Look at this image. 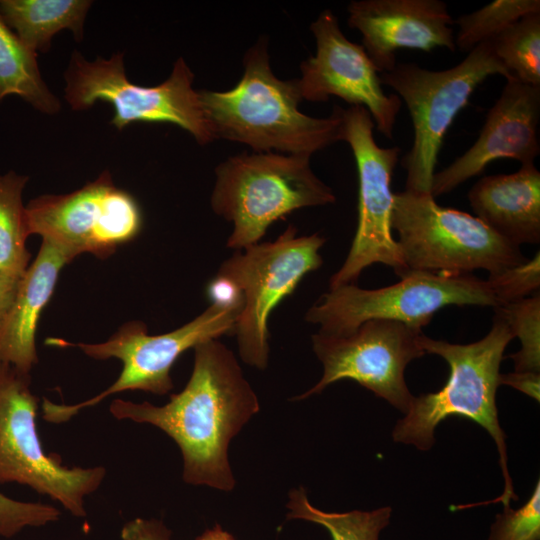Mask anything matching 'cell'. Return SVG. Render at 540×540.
<instances>
[{
  "label": "cell",
  "mask_w": 540,
  "mask_h": 540,
  "mask_svg": "<svg viewBox=\"0 0 540 540\" xmlns=\"http://www.w3.org/2000/svg\"><path fill=\"white\" fill-rule=\"evenodd\" d=\"M193 349L191 376L168 403L115 399L109 410L116 419L151 424L171 437L182 454L186 483L230 491L235 479L229 444L259 411V401L234 353L218 339Z\"/></svg>",
  "instance_id": "cell-1"
},
{
  "label": "cell",
  "mask_w": 540,
  "mask_h": 540,
  "mask_svg": "<svg viewBox=\"0 0 540 540\" xmlns=\"http://www.w3.org/2000/svg\"><path fill=\"white\" fill-rule=\"evenodd\" d=\"M267 43L260 37L245 52L242 77L232 89L198 91L214 140L243 143L254 152L308 156L342 141L343 108L335 105L324 118L302 113L296 78L276 77Z\"/></svg>",
  "instance_id": "cell-2"
},
{
  "label": "cell",
  "mask_w": 540,
  "mask_h": 540,
  "mask_svg": "<svg viewBox=\"0 0 540 540\" xmlns=\"http://www.w3.org/2000/svg\"><path fill=\"white\" fill-rule=\"evenodd\" d=\"M494 311L491 330L474 343L453 344L420 336L425 353L439 355L447 362L449 377L439 391L413 397L392 437L395 442L425 451L433 446L435 428L444 419L455 416L474 421L494 440L504 477L503 493L483 503H502L506 508L517 496L507 467L506 435L499 424L496 391L504 351L514 335L504 316L495 308Z\"/></svg>",
  "instance_id": "cell-3"
},
{
  "label": "cell",
  "mask_w": 540,
  "mask_h": 540,
  "mask_svg": "<svg viewBox=\"0 0 540 540\" xmlns=\"http://www.w3.org/2000/svg\"><path fill=\"white\" fill-rule=\"evenodd\" d=\"M308 155L243 152L215 168L213 212L233 223L227 247L259 243L269 226L291 212L332 204V189L313 172Z\"/></svg>",
  "instance_id": "cell-4"
},
{
  "label": "cell",
  "mask_w": 540,
  "mask_h": 540,
  "mask_svg": "<svg viewBox=\"0 0 540 540\" xmlns=\"http://www.w3.org/2000/svg\"><path fill=\"white\" fill-rule=\"evenodd\" d=\"M391 228L408 272L489 274L527 259L516 246L466 212L440 206L430 193H394Z\"/></svg>",
  "instance_id": "cell-5"
},
{
  "label": "cell",
  "mask_w": 540,
  "mask_h": 540,
  "mask_svg": "<svg viewBox=\"0 0 540 540\" xmlns=\"http://www.w3.org/2000/svg\"><path fill=\"white\" fill-rule=\"evenodd\" d=\"M495 74L510 79L490 41L479 44L459 64L445 70H429L408 62L397 63L391 71L380 74L382 84L405 102L412 120L413 144L402 160L405 190L430 193L446 132L475 89Z\"/></svg>",
  "instance_id": "cell-6"
},
{
  "label": "cell",
  "mask_w": 540,
  "mask_h": 540,
  "mask_svg": "<svg viewBox=\"0 0 540 540\" xmlns=\"http://www.w3.org/2000/svg\"><path fill=\"white\" fill-rule=\"evenodd\" d=\"M242 307L243 304L211 303L193 320L171 332L151 335L144 323L132 321L122 325L105 342L75 344L93 359H119L122 362L120 375L107 389L83 402L65 405L44 399L43 418L55 424L64 423L106 397L128 390L167 394L173 389L170 371L177 359L204 341L233 334Z\"/></svg>",
  "instance_id": "cell-7"
},
{
  "label": "cell",
  "mask_w": 540,
  "mask_h": 540,
  "mask_svg": "<svg viewBox=\"0 0 540 540\" xmlns=\"http://www.w3.org/2000/svg\"><path fill=\"white\" fill-rule=\"evenodd\" d=\"M123 53L108 60L87 61L74 51L65 72V99L73 110H84L97 101L114 108L111 124L118 130L134 122H166L189 132L200 145L214 140L198 91L192 87L194 74L183 58L174 63L161 84L144 87L130 82Z\"/></svg>",
  "instance_id": "cell-8"
},
{
  "label": "cell",
  "mask_w": 540,
  "mask_h": 540,
  "mask_svg": "<svg viewBox=\"0 0 540 540\" xmlns=\"http://www.w3.org/2000/svg\"><path fill=\"white\" fill-rule=\"evenodd\" d=\"M448 305L498 307L486 280L475 275L408 272L396 284L363 289L347 284L324 293L307 310L305 320L329 336L352 334L364 322L385 319L422 330Z\"/></svg>",
  "instance_id": "cell-9"
},
{
  "label": "cell",
  "mask_w": 540,
  "mask_h": 540,
  "mask_svg": "<svg viewBox=\"0 0 540 540\" xmlns=\"http://www.w3.org/2000/svg\"><path fill=\"white\" fill-rule=\"evenodd\" d=\"M325 242L318 233L297 236V229L289 225L276 240L238 250L222 262L217 276L231 281L242 294L233 334L239 355L249 366L267 367L269 317L305 275L321 267Z\"/></svg>",
  "instance_id": "cell-10"
},
{
  "label": "cell",
  "mask_w": 540,
  "mask_h": 540,
  "mask_svg": "<svg viewBox=\"0 0 540 540\" xmlns=\"http://www.w3.org/2000/svg\"><path fill=\"white\" fill-rule=\"evenodd\" d=\"M30 374L0 365V483H18L49 496L77 517L86 515L85 497L106 475L101 466L66 467L47 454L37 430L38 398Z\"/></svg>",
  "instance_id": "cell-11"
},
{
  "label": "cell",
  "mask_w": 540,
  "mask_h": 540,
  "mask_svg": "<svg viewBox=\"0 0 540 540\" xmlns=\"http://www.w3.org/2000/svg\"><path fill=\"white\" fill-rule=\"evenodd\" d=\"M373 119L363 106L343 108L342 141L349 144L358 173V224L348 255L329 281V289L355 284L375 263L391 267L402 278L408 273L401 248L392 235V176L401 149L380 147Z\"/></svg>",
  "instance_id": "cell-12"
},
{
  "label": "cell",
  "mask_w": 540,
  "mask_h": 540,
  "mask_svg": "<svg viewBox=\"0 0 540 540\" xmlns=\"http://www.w3.org/2000/svg\"><path fill=\"white\" fill-rule=\"evenodd\" d=\"M29 234H37L72 259L82 253L106 258L142 228L135 198L113 184L110 173L65 195H43L26 206Z\"/></svg>",
  "instance_id": "cell-13"
},
{
  "label": "cell",
  "mask_w": 540,
  "mask_h": 540,
  "mask_svg": "<svg viewBox=\"0 0 540 540\" xmlns=\"http://www.w3.org/2000/svg\"><path fill=\"white\" fill-rule=\"evenodd\" d=\"M422 334L418 328L385 319L368 320L347 336L313 334L312 348L323 365V375L295 399L303 400L332 383L351 379L406 413L414 396L404 371L412 360L426 354L419 342Z\"/></svg>",
  "instance_id": "cell-14"
},
{
  "label": "cell",
  "mask_w": 540,
  "mask_h": 540,
  "mask_svg": "<svg viewBox=\"0 0 540 540\" xmlns=\"http://www.w3.org/2000/svg\"><path fill=\"white\" fill-rule=\"evenodd\" d=\"M310 31L316 53L300 64L296 82L302 100L325 102L336 96L350 106H363L378 132L392 140L402 102L395 93L384 92L380 74L362 44L346 38L329 9L320 12Z\"/></svg>",
  "instance_id": "cell-15"
},
{
  "label": "cell",
  "mask_w": 540,
  "mask_h": 540,
  "mask_svg": "<svg viewBox=\"0 0 540 540\" xmlns=\"http://www.w3.org/2000/svg\"><path fill=\"white\" fill-rule=\"evenodd\" d=\"M539 121L540 87L506 79L474 144L449 166L435 172L431 195L435 198L451 192L498 159L533 165L540 153Z\"/></svg>",
  "instance_id": "cell-16"
},
{
  "label": "cell",
  "mask_w": 540,
  "mask_h": 540,
  "mask_svg": "<svg viewBox=\"0 0 540 540\" xmlns=\"http://www.w3.org/2000/svg\"><path fill=\"white\" fill-rule=\"evenodd\" d=\"M347 11L349 27L361 33L379 74L395 67L398 49H456L454 20L441 0H353Z\"/></svg>",
  "instance_id": "cell-17"
},
{
  "label": "cell",
  "mask_w": 540,
  "mask_h": 540,
  "mask_svg": "<svg viewBox=\"0 0 540 540\" xmlns=\"http://www.w3.org/2000/svg\"><path fill=\"white\" fill-rule=\"evenodd\" d=\"M72 260L62 249L42 240L0 329V365L30 373L37 363L36 332L41 313L53 295L62 268Z\"/></svg>",
  "instance_id": "cell-18"
},
{
  "label": "cell",
  "mask_w": 540,
  "mask_h": 540,
  "mask_svg": "<svg viewBox=\"0 0 540 540\" xmlns=\"http://www.w3.org/2000/svg\"><path fill=\"white\" fill-rule=\"evenodd\" d=\"M476 217L519 246L540 242V172L522 165L512 174L487 175L468 192Z\"/></svg>",
  "instance_id": "cell-19"
},
{
  "label": "cell",
  "mask_w": 540,
  "mask_h": 540,
  "mask_svg": "<svg viewBox=\"0 0 540 540\" xmlns=\"http://www.w3.org/2000/svg\"><path fill=\"white\" fill-rule=\"evenodd\" d=\"M91 4L86 0H2L0 14L27 47L47 52L53 36L63 29H70L77 41L82 40Z\"/></svg>",
  "instance_id": "cell-20"
},
{
  "label": "cell",
  "mask_w": 540,
  "mask_h": 540,
  "mask_svg": "<svg viewBox=\"0 0 540 540\" xmlns=\"http://www.w3.org/2000/svg\"><path fill=\"white\" fill-rule=\"evenodd\" d=\"M8 95L20 96L47 114L61 107L41 78L37 52L20 40L0 14V102Z\"/></svg>",
  "instance_id": "cell-21"
},
{
  "label": "cell",
  "mask_w": 540,
  "mask_h": 540,
  "mask_svg": "<svg viewBox=\"0 0 540 540\" xmlns=\"http://www.w3.org/2000/svg\"><path fill=\"white\" fill-rule=\"evenodd\" d=\"M27 176L10 171L0 175V272L21 279L29 267V234L22 192Z\"/></svg>",
  "instance_id": "cell-22"
},
{
  "label": "cell",
  "mask_w": 540,
  "mask_h": 540,
  "mask_svg": "<svg viewBox=\"0 0 540 540\" xmlns=\"http://www.w3.org/2000/svg\"><path fill=\"white\" fill-rule=\"evenodd\" d=\"M287 519H302L323 526L332 540H379L380 532L388 526L390 507L372 511L325 512L314 507L303 487L289 493Z\"/></svg>",
  "instance_id": "cell-23"
},
{
  "label": "cell",
  "mask_w": 540,
  "mask_h": 540,
  "mask_svg": "<svg viewBox=\"0 0 540 540\" xmlns=\"http://www.w3.org/2000/svg\"><path fill=\"white\" fill-rule=\"evenodd\" d=\"M489 41L510 79L540 87V12L522 17Z\"/></svg>",
  "instance_id": "cell-24"
},
{
  "label": "cell",
  "mask_w": 540,
  "mask_h": 540,
  "mask_svg": "<svg viewBox=\"0 0 540 540\" xmlns=\"http://www.w3.org/2000/svg\"><path fill=\"white\" fill-rule=\"evenodd\" d=\"M535 12H540L539 0H494L454 21L459 26L454 36L455 46L469 52L493 39L522 17Z\"/></svg>",
  "instance_id": "cell-25"
},
{
  "label": "cell",
  "mask_w": 540,
  "mask_h": 540,
  "mask_svg": "<svg viewBox=\"0 0 540 540\" xmlns=\"http://www.w3.org/2000/svg\"><path fill=\"white\" fill-rule=\"evenodd\" d=\"M497 309L506 319L521 348L509 357L516 372L540 371V294L508 303Z\"/></svg>",
  "instance_id": "cell-26"
},
{
  "label": "cell",
  "mask_w": 540,
  "mask_h": 540,
  "mask_svg": "<svg viewBox=\"0 0 540 540\" xmlns=\"http://www.w3.org/2000/svg\"><path fill=\"white\" fill-rule=\"evenodd\" d=\"M486 281L498 307L533 295L540 287L539 251L521 264L489 274Z\"/></svg>",
  "instance_id": "cell-27"
},
{
  "label": "cell",
  "mask_w": 540,
  "mask_h": 540,
  "mask_svg": "<svg viewBox=\"0 0 540 540\" xmlns=\"http://www.w3.org/2000/svg\"><path fill=\"white\" fill-rule=\"evenodd\" d=\"M540 539V481L529 500L519 509L504 508L496 515L487 540Z\"/></svg>",
  "instance_id": "cell-28"
},
{
  "label": "cell",
  "mask_w": 540,
  "mask_h": 540,
  "mask_svg": "<svg viewBox=\"0 0 540 540\" xmlns=\"http://www.w3.org/2000/svg\"><path fill=\"white\" fill-rule=\"evenodd\" d=\"M61 513L52 505L14 500L0 493V536L11 538L26 527L57 521Z\"/></svg>",
  "instance_id": "cell-29"
},
{
  "label": "cell",
  "mask_w": 540,
  "mask_h": 540,
  "mask_svg": "<svg viewBox=\"0 0 540 540\" xmlns=\"http://www.w3.org/2000/svg\"><path fill=\"white\" fill-rule=\"evenodd\" d=\"M170 531L159 520L136 518L121 530V540H169Z\"/></svg>",
  "instance_id": "cell-30"
},
{
  "label": "cell",
  "mask_w": 540,
  "mask_h": 540,
  "mask_svg": "<svg viewBox=\"0 0 540 540\" xmlns=\"http://www.w3.org/2000/svg\"><path fill=\"white\" fill-rule=\"evenodd\" d=\"M208 295L211 303L221 305L243 304L240 290L228 279L217 275L209 284Z\"/></svg>",
  "instance_id": "cell-31"
},
{
  "label": "cell",
  "mask_w": 540,
  "mask_h": 540,
  "mask_svg": "<svg viewBox=\"0 0 540 540\" xmlns=\"http://www.w3.org/2000/svg\"><path fill=\"white\" fill-rule=\"evenodd\" d=\"M499 384L512 386L539 401L540 375L538 372H514L500 374Z\"/></svg>",
  "instance_id": "cell-32"
},
{
  "label": "cell",
  "mask_w": 540,
  "mask_h": 540,
  "mask_svg": "<svg viewBox=\"0 0 540 540\" xmlns=\"http://www.w3.org/2000/svg\"><path fill=\"white\" fill-rule=\"evenodd\" d=\"M20 280L0 272V329L15 300Z\"/></svg>",
  "instance_id": "cell-33"
},
{
  "label": "cell",
  "mask_w": 540,
  "mask_h": 540,
  "mask_svg": "<svg viewBox=\"0 0 540 540\" xmlns=\"http://www.w3.org/2000/svg\"><path fill=\"white\" fill-rule=\"evenodd\" d=\"M196 540H235L231 534L224 531L220 526L216 525L211 529H207Z\"/></svg>",
  "instance_id": "cell-34"
}]
</instances>
